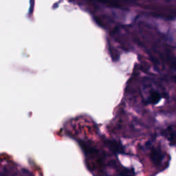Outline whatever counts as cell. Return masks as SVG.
Returning a JSON list of instances; mask_svg holds the SVG:
<instances>
[{
  "instance_id": "3957f363",
  "label": "cell",
  "mask_w": 176,
  "mask_h": 176,
  "mask_svg": "<svg viewBox=\"0 0 176 176\" xmlns=\"http://www.w3.org/2000/svg\"><path fill=\"white\" fill-rule=\"evenodd\" d=\"M107 144L109 147V149H111L112 151L115 152V153H121V152L123 151L122 146L120 145V144L116 143V141L109 140L108 141V143H107Z\"/></svg>"
},
{
  "instance_id": "7a4b0ae2",
  "label": "cell",
  "mask_w": 176,
  "mask_h": 176,
  "mask_svg": "<svg viewBox=\"0 0 176 176\" xmlns=\"http://www.w3.org/2000/svg\"><path fill=\"white\" fill-rule=\"evenodd\" d=\"M151 159L154 163L158 166L164 158L163 154L158 149H153L151 152Z\"/></svg>"
},
{
  "instance_id": "277c9868",
  "label": "cell",
  "mask_w": 176,
  "mask_h": 176,
  "mask_svg": "<svg viewBox=\"0 0 176 176\" xmlns=\"http://www.w3.org/2000/svg\"><path fill=\"white\" fill-rule=\"evenodd\" d=\"M132 171L126 169L121 173L122 176H132Z\"/></svg>"
},
{
  "instance_id": "6da1fadb",
  "label": "cell",
  "mask_w": 176,
  "mask_h": 176,
  "mask_svg": "<svg viewBox=\"0 0 176 176\" xmlns=\"http://www.w3.org/2000/svg\"><path fill=\"white\" fill-rule=\"evenodd\" d=\"M142 94L144 101L147 104L156 105L158 103L163 97L160 89L150 79L143 81L142 86Z\"/></svg>"
}]
</instances>
